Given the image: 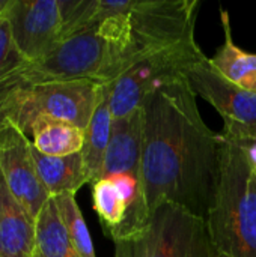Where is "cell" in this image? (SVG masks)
<instances>
[{
	"label": "cell",
	"instance_id": "cell-2",
	"mask_svg": "<svg viewBox=\"0 0 256 257\" xmlns=\"http://www.w3.org/2000/svg\"><path fill=\"white\" fill-rule=\"evenodd\" d=\"M198 8V0H97L95 30L118 57V77L137 59L193 38Z\"/></svg>",
	"mask_w": 256,
	"mask_h": 257
},
{
	"label": "cell",
	"instance_id": "cell-18",
	"mask_svg": "<svg viewBox=\"0 0 256 257\" xmlns=\"http://www.w3.org/2000/svg\"><path fill=\"white\" fill-rule=\"evenodd\" d=\"M92 202L106 233L112 236L127 215L125 200L112 178H103L92 184Z\"/></svg>",
	"mask_w": 256,
	"mask_h": 257
},
{
	"label": "cell",
	"instance_id": "cell-8",
	"mask_svg": "<svg viewBox=\"0 0 256 257\" xmlns=\"http://www.w3.org/2000/svg\"><path fill=\"white\" fill-rule=\"evenodd\" d=\"M186 77L195 93L208 101L222 116V133L240 140L256 142V92L225 78L207 56L193 63Z\"/></svg>",
	"mask_w": 256,
	"mask_h": 257
},
{
	"label": "cell",
	"instance_id": "cell-16",
	"mask_svg": "<svg viewBox=\"0 0 256 257\" xmlns=\"http://www.w3.org/2000/svg\"><path fill=\"white\" fill-rule=\"evenodd\" d=\"M222 26L225 32V42L217 48L216 54L210 57L213 66L229 81L240 87L256 92V54L243 51L232 39L229 14L222 11Z\"/></svg>",
	"mask_w": 256,
	"mask_h": 257
},
{
	"label": "cell",
	"instance_id": "cell-23",
	"mask_svg": "<svg viewBox=\"0 0 256 257\" xmlns=\"http://www.w3.org/2000/svg\"><path fill=\"white\" fill-rule=\"evenodd\" d=\"M35 257H39V256H38V254H35Z\"/></svg>",
	"mask_w": 256,
	"mask_h": 257
},
{
	"label": "cell",
	"instance_id": "cell-6",
	"mask_svg": "<svg viewBox=\"0 0 256 257\" xmlns=\"http://www.w3.org/2000/svg\"><path fill=\"white\" fill-rule=\"evenodd\" d=\"M204 57L205 54L193 36L137 59L109 84L113 119L142 108L152 93L186 77L187 69Z\"/></svg>",
	"mask_w": 256,
	"mask_h": 257
},
{
	"label": "cell",
	"instance_id": "cell-22",
	"mask_svg": "<svg viewBox=\"0 0 256 257\" xmlns=\"http://www.w3.org/2000/svg\"><path fill=\"white\" fill-rule=\"evenodd\" d=\"M8 5H9V0H0V17L5 14V11H6Z\"/></svg>",
	"mask_w": 256,
	"mask_h": 257
},
{
	"label": "cell",
	"instance_id": "cell-14",
	"mask_svg": "<svg viewBox=\"0 0 256 257\" xmlns=\"http://www.w3.org/2000/svg\"><path fill=\"white\" fill-rule=\"evenodd\" d=\"M109 93H110V86L101 84L97 108L92 114L88 128L84 130V143L81 149V157L91 184L100 181L101 178V172H103V166L112 136L113 116L110 110Z\"/></svg>",
	"mask_w": 256,
	"mask_h": 257
},
{
	"label": "cell",
	"instance_id": "cell-15",
	"mask_svg": "<svg viewBox=\"0 0 256 257\" xmlns=\"http://www.w3.org/2000/svg\"><path fill=\"white\" fill-rule=\"evenodd\" d=\"M33 148L48 157H68L83 149L84 131L48 116H38L27 133Z\"/></svg>",
	"mask_w": 256,
	"mask_h": 257
},
{
	"label": "cell",
	"instance_id": "cell-9",
	"mask_svg": "<svg viewBox=\"0 0 256 257\" xmlns=\"http://www.w3.org/2000/svg\"><path fill=\"white\" fill-rule=\"evenodd\" d=\"M18 53L35 62L62 41L59 0H9L3 14Z\"/></svg>",
	"mask_w": 256,
	"mask_h": 257
},
{
	"label": "cell",
	"instance_id": "cell-19",
	"mask_svg": "<svg viewBox=\"0 0 256 257\" xmlns=\"http://www.w3.org/2000/svg\"><path fill=\"white\" fill-rule=\"evenodd\" d=\"M66 224L71 244L78 257H95V250L84 217L77 205L75 194H62L54 197Z\"/></svg>",
	"mask_w": 256,
	"mask_h": 257
},
{
	"label": "cell",
	"instance_id": "cell-10",
	"mask_svg": "<svg viewBox=\"0 0 256 257\" xmlns=\"http://www.w3.org/2000/svg\"><path fill=\"white\" fill-rule=\"evenodd\" d=\"M0 173L12 196L36 218L50 199L32 155V142L12 122L0 126Z\"/></svg>",
	"mask_w": 256,
	"mask_h": 257
},
{
	"label": "cell",
	"instance_id": "cell-11",
	"mask_svg": "<svg viewBox=\"0 0 256 257\" xmlns=\"http://www.w3.org/2000/svg\"><path fill=\"white\" fill-rule=\"evenodd\" d=\"M143 131L145 110L143 107L119 119H113L112 136L101 172V178L116 175H131L143 179L142 155H143Z\"/></svg>",
	"mask_w": 256,
	"mask_h": 257
},
{
	"label": "cell",
	"instance_id": "cell-20",
	"mask_svg": "<svg viewBox=\"0 0 256 257\" xmlns=\"http://www.w3.org/2000/svg\"><path fill=\"white\" fill-rule=\"evenodd\" d=\"M27 60L18 53L8 20L2 15L0 17V83L6 80L12 72L20 69Z\"/></svg>",
	"mask_w": 256,
	"mask_h": 257
},
{
	"label": "cell",
	"instance_id": "cell-4",
	"mask_svg": "<svg viewBox=\"0 0 256 257\" xmlns=\"http://www.w3.org/2000/svg\"><path fill=\"white\" fill-rule=\"evenodd\" d=\"M116 257H220L205 218L189 209L161 203L137 236L116 241Z\"/></svg>",
	"mask_w": 256,
	"mask_h": 257
},
{
	"label": "cell",
	"instance_id": "cell-13",
	"mask_svg": "<svg viewBox=\"0 0 256 257\" xmlns=\"http://www.w3.org/2000/svg\"><path fill=\"white\" fill-rule=\"evenodd\" d=\"M32 155L39 179L50 197L75 194L84 184H89L81 152L68 157H48L36 151L32 145Z\"/></svg>",
	"mask_w": 256,
	"mask_h": 257
},
{
	"label": "cell",
	"instance_id": "cell-7",
	"mask_svg": "<svg viewBox=\"0 0 256 257\" xmlns=\"http://www.w3.org/2000/svg\"><path fill=\"white\" fill-rule=\"evenodd\" d=\"M101 83L92 80L54 81L24 87L8 122L26 136L38 116H48L86 130L100 99Z\"/></svg>",
	"mask_w": 256,
	"mask_h": 257
},
{
	"label": "cell",
	"instance_id": "cell-3",
	"mask_svg": "<svg viewBox=\"0 0 256 257\" xmlns=\"http://www.w3.org/2000/svg\"><path fill=\"white\" fill-rule=\"evenodd\" d=\"M220 178L205 218L220 257H256V167L246 140L220 133Z\"/></svg>",
	"mask_w": 256,
	"mask_h": 257
},
{
	"label": "cell",
	"instance_id": "cell-1",
	"mask_svg": "<svg viewBox=\"0 0 256 257\" xmlns=\"http://www.w3.org/2000/svg\"><path fill=\"white\" fill-rule=\"evenodd\" d=\"M142 173L149 212L161 203L207 218L220 178V134L204 122L187 77L152 93L143 105Z\"/></svg>",
	"mask_w": 256,
	"mask_h": 257
},
{
	"label": "cell",
	"instance_id": "cell-21",
	"mask_svg": "<svg viewBox=\"0 0 256 257\" xmlns=\"http://www.w3.org/2000/svg\"><path fill=\"white\" fill-rule=\"evenodd\" d=\"M247 148H249V155L252 163L255 164L256 167V142H247Z\"/></svg>",
	"mask_w": 256,
	"mask_h": 257
},
{
	"label": "cell",
	"instance_id": "cell-17",
	"mask_svg": "<svg viewBox=\"0 0 256 257\" xmlns=\"http://www.w3.org/2000/svg\"><path fill=\"white\" fill-rule=\"evenodd\" d=\"M36 253L39 257H78L54 197H50L35 218Z\"/></svg>",
	"mask_w": 256,
	"mask_h": 257
},
{
	"label": "cell",
	"instance_id": "cell-5",
	"mask_svg": "<svg viewBox=\"0 0 256 257\" xmlns=\"http://www.w3.org/2000/svg\"><path fill=\"white\" fill-rule=\"evenodd\" d=\"M20 72L30 87L74 80L110 84L119 74V63L109 44L92 29L60 41L47 56L26 62Z\"/></svg>",
	"mask_w": 256,
	"mask_h": 257
},
{
	"label": "cell",
	"instance_id": "cell-12",
	"mask_svg": "<svg viewBox=\"0 0 256 257\" xmlns=\"http://www.w3.org/2000/svg\"><path fill=\"white\" fill-rule=\"evenodd\" d=\"M35 218L12 196L0 173V257H35Z\"/></svg>",
	"mask_w": 256,
	"mask_h": 257
}]
</instances>
